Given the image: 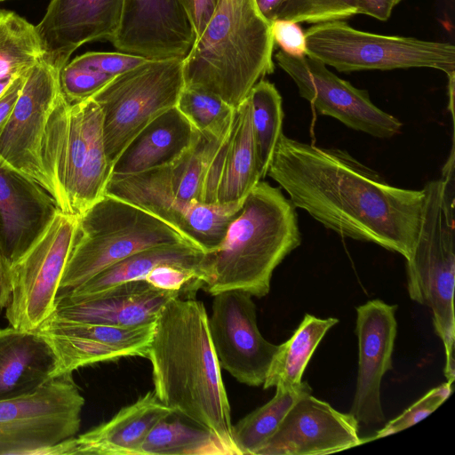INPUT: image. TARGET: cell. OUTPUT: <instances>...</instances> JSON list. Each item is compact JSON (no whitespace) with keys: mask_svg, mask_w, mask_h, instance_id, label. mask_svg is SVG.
<instances>
[{"mask_svg":"<svg viewBox=\"0 0 455 455\" xmlns=\"http://www.w3.org/2000/svg\"><path fill=\"white\" fill-rule=\"evenodd\" d=\"M267 175L295 208L326 228L410 257L420 223L423 188L395 187L346 150L311 145L283 132Z\"/></svg>","mask_w":455,"mask_h":455,"instance_id":"6da1fadb","label":"cell"},{"mask_svg":"<svg viewBox=\"0 0 455 455\" xmlns=\"http://www.w3.org/2000/svg\"><path fill=\"white\" fill-rule=\"evenodd\" d=\"M146 358L156 397L209 431L225 454H236L230 403L204 303L181 295L167 301L154 323Z\"/></svg>","mask_w":455,"mask_h":455,"instance_id":"7a4b0ae2","label":"cell"},{"mask_svg":"<svg viewBox=\"0 0 455 455\" xmlns=\"http://www.w3.org/2000/svg\"><path fill=\"white\" fill-rule=\"evenodd\" d=\"M295 209L280 188L260 180L222 242L204 254L197 287L212 296L229 290L266 296L274 270L301 243Z\"/></svg>","mask_w":455,"mask_h":455,"instance_id":"3957f363","label":"cell"},{"mask_svg":"<svg viewBox=\"0 0 455 455\" xmlns=\"http://www.w3.org/2000/svg\"><path fill=\"white\" fill-rule=\"evenodd\" d=\"M270 24L255 0H218L183 59L185 87L210 92L233 108L275 69Z\"/></svg>","mask_w":455,"mask_h":455,"instance_id":"277c9868","label":"cell"},{"mask_svg":"<svg viewBox=\"0 0 455 455\" xmlns=\"http://www.w3.org/2000/svg\"><path fill=\"white\" fill-rule=\"evenodd\" d=\"M451 148L442 177L423 188L424 202L416 242L406 259L410 298L431 309L433 325L444 347V376L455 379V173Z\"/></svg>","mask_w":455,"mask_h":455,"instance_id":"5b68a950","label":"cell"},{"mask_svg":"<svg viewBox=\"0 0 455 455\" xmlns=\"http://www.w3.org/2000/svg\"><path fill=\"white\" fill-rule=\"evenodd\" d=\"M41 158L61 212L79 216L105 195L112 165L102 113L92 98L69 103L60 92L45 125Z\"/></svg>","mask_w":455,"mask_h":455,"instance_id":"8992f818","label":"cell"},{"mask_svg":"<svg viewBox=\"0 0 455 455\" xmlns=\"http://www.w3.org/2000/svg\"><path fill=\"white\" fill-rule=\"evenodd\" d=\"M77 217L74 244L58 296L135 252L188 243L161 219L107 194Z\"/></svg>","mask_w":455,"mask_h":455,"instance_id":"52a82bcc","label":"cell"},{"mask_svg":"<svg viewBox=\"0 0 455 455\" xmlns=\"http://www.w3.org/2000/svg\"><path fill=\"white\" fill-rule=\"evenodd\" d=\"M307 56L340 72L430 68L455 71V46L415 37L384 36L342 20L314 24L306 33Z\"/></svg>","mask_w":455,"mask_h":455,"instance_id":"ba28073f","label":"cell"},{"mask_svg":"<svg viewBox=\"0 0 455 455\" xmlns=\"http://www.w3.org/2000/svg\"><path fill=\"white\" fill-rule=\"evenodd\" d=\"M184 86L182 59L148 60L115 76L92 97L102 113L111 165L148 124L176 107Z\"/></svg>","mask_w":455,"mask_h":455,"instance_id":"9c48e42d","label":"cell"},{"mask_svg":"<svg viewBox=\"0 0 455 455\" xmlns=\"http://www.w3.org/2000/svg\"><path fill=\"white\" fill-rule=\"evenodd\" d=\"M84 403L70 373L23 395L0 400V455L45 454L76 436Z\"/></svg>","mask_w":455,"mask_h":455,"instance_id":"30bf717a","label":"cell"},{"mask_svg":"<svg viewBox=\"0 0 455 455\" xmlns=\"http://www.w3.org/2000/svg\"><path fill=\"white\" fill-rule=\"evenodd\" d=\"M77 219L59 209L41 235L12 263V292L5 310L10 326L35 330L53 313Z\"/></svg>","mask_w":455,"mask_h":455,"instance_id":"8fae6325","label":"cell"},{"mask_svg":"<svg viewBox=\"0 0 455 455\" xmlns=\"http://www.w3.org/2000/svg\"><path fill=\"white\" fill-rule=\"evenodd\" d=\"M275 59L295 83L299 94L318 113L339 120L344 125L379 139L401 132L403 124L378 108L366 90L352 85L308 56L294 57L283 51Z\"/></svg>","mask_w":455,"mask_h":455,"instance_id":"7c38bea8","label":"cell"},{"mask_svg":"<svg viewBox=\"0 0 455 455\" xmlns=\"http://www.w3.org/2000/svg\"><path fill=\"white\" fill-rule=\"evenodd\" d=\"M60 71L44 58L29 69L12 113L0 132V164L33 179L51 196L41 146L48 117L61 92Z\"/></svg>","mask_w":455,"mask_h":455,"instance_id":"4fadbf2b","label":"cell"},{"mask_svg":"<svg viewBox=\"0 0 455 455\" xmlns=\"http://www.w3.org/2000/svg\"><path fill=\"white\" fill-rule=\"evenodd\" d=\"M208 329L220 368L242 384L263 385L278 345L260 333L252 296L238 290L213 295Z\"/></svg>","mask_w":455,"mask_h":455,"instance_id":"5bb4252c","label":"cell"},{"mask_svg":"<svg viewBox=\"0 0 455 455\" xmlns=\"http://www.w3.org/2000/svg\"><path fill=\"white\" fill-rule=\"evenodd\" d=\"M196 39L193 18L181 0H124L110 43L119 52L148 60H183Z\"/></svg>","mask_w":455,"mask_h":455,"instance_id":"9a60e30c","label":"cell"},{"mask_svg":"<svg viewBox=\"0 0 455 455\" xmlns=\"http://www.w3.org/2000/svg\"><path fill=\"white\" fill-rule=\"evenodd\" d=\"M154 324L120 328L76 323L50 315L37 330L57 356L55 377L98 363L147 357Z\"/></svg>","mask_w":455,"mask_h":455,"instance_id":"2e32d148","label":"cell"},{"mask_svg":"<svg viewBox=\"0 0 455 455\" xmlns=\"http://www.w3.org/2000/svg\"><path fill=\"white\" fill-rule=\"evenodd\" d=\"M359 422L311 394L289 410L273 435L256 455H319L347 450L363 443Z\"/></svg>","mask_w":455,"mask_h":455,"instance_id":"e0dca14e","label":"cell"},{"mask_svg":"<svg viewBox=\"0 0 455 455\" xmlns=\"http://www.w3.org/2000/svg\"><path fill=\"white\" fill-rule=\"evenodd\" d=\"M396 305L380 299L358 306L355 333L358 339V371L350 413L364 425L385 419L380 385L392 369V355L397 333Z\"/></svg>","mask_w":455,"mask_h":455,"instance_id":"ac0fdd59","label":"cell"},{"mask_svg":"<svg viewBox=\"0 0 455 455\" xmlns=\"http://www.w3.org/2000/svg\"><path fill=\"white\" fill-rule=\"evenodd\" d=\"M124 0H51L36 25L44 58L62 69L71 54L93 41L111 42Z\"/></svg>","mask_w":455,"mask_h":455,"instance_id":"d6986e66","label":"cell"},{"mask_svg":"<svg viewBox=\"0 0 455 455\" xmlns=\"http://www.w3.org/2000/svg\"><path fill=\"white\" fill-rule=\"evenodd\" d=\"M177 291L154 287L144 280L115 285L86 300L57 299L51 315L76 323L134 328L154 324L163 307Z\"/></svg>","mask_w":455,"mask_h":455,"instance_id":"ffe728a7","label":"cell"},{"mask_svg":"<svg viewBox=\"0 0 455 455\" xmlns=\"http://www.w3.org/2000/svg\"><path fill=\"white\" fill-rule=\"evenodd\" d=\"M261 180L247 96L235 108L230 132L212 161L204 203L243 202Z\"/></svg>","mask_w":455,"mask_h":455,"instance_id":"44dd1931","label":"cell"},{"mask_svg":"<svg viewBox=\"0 0 455 455\" xmlns=\"http://www.w3.org/2000/svg\"><path fill=\"white\" fill-rule=\"evenodd\" d=\"M58 210L39 183L0 164V230L12 263L30 247Z\"/></svg>","mask_w":455,"mask_h":455,"instance_id":"7402d4cb","label":"cell"},{"mask_svg":"<svg viewBox=\"0 0 455 455\" xmlns=\"http://www.w3.org/2000/svg\"><path fill=\"white\" fill-rule=\"evenodd\" d=\"M172 414L148 391L109 420L49 448L45 454L139 455L149 431Z\"/></svg>","mask_w":455,"mask_h":455,"instance_id":"603a6c76","label":"cell"},{"mask_svg":"<svg viewBox=\"0 0 455 455\" xmlns=\"http://www.w3.org/2000/svg\"><path fill=\"white\" fill-rule=\"evenodd\" d=\"M199 132L176 107L148 124L113 164L111 176H129L170 166L195 143Z\"/></svg>","mask_w":455,"mask_h":455,"instance_id":"cb8c5ba5","label":"cell"},{"mask_svg":"<svg viewBox=\"0 0 455 455\" xmlns=\"http://www.w3.org/2000/svg\"><path fill=\"white\" fill-rule=\"evenodd\" d=\"M57 356L37 329H0V400L28 394L56 378Z\"/></svg>","mask_w":455,"mask_h":455,"instance_id":"d4e9b609","label":"cell"},{"mask_svg":"<svg viewBox=\"0 0 455 455\" xmlns=\"http://www.w3.org/2000/svg\"><path fill=\"white\" fill-rule=\"evenodd\" d=\"M204 254V251L188 243L145 249L105 268L70 292L59 295L57 299L67 302L86 300L119 283L144 280L151 270L160 265H173L191 269L198 275V267Z\"/></svg>","mask_w":455,"mask_h":455,"instance_id":"484cf974","label":"cell"},{"mask_svg":"<svg viewBox=\"0 0 455 455\" xmlns=\"http://www.w3.org/2000/svg\"><path fill=\"white\" fill-rule=\"evenodd\" d=\"M338 323V318L322 319L306 314L291 338L278 345L262 385L263 388H290L299 386L318 344Z\"/></svg>","mask_w":455,"mask_h":455,"instance_id":"4316f807","label":"cell"},{"mask_svg":"<svg viewBox=\"0 0 455 455\" xmlns=\"http://www.w3.org/2000/svg\"><path fill=\"white\" fill-rule=\"evenodd\" d=\"M308 394H312V388L307 381H302L295 387H276L270 401L233 425V442L236 454L256 455L276 431L293 404Z\"/></svg>","mask_w":455,"mask_h":455,"instance_id":"83f0119b","label":"cell"},{"mask_svg":"<svg viewBox=\"0 0 455 455\" xmlns=\"http://www.w3.org/2000/svg\"><path fill=\"white\" fill-rule=\"evenodd\" d=\"M44 56L36 26L13 11L0 9V77L20 75Z\"/></svg>","mask_w":455,"mask_h":455,"instance_id":"f1b7e54d","label":"cell"},{"mask_svg":"<svg viewBox=\"0 0 455 455\" xmlns=\"http://www.w3.org/2000/svg\"><path fill=\"white\" fill-rule=\"evenodd\" d=\"M251 120L261 179L267 176L280 135L283 133L282 97L275 84L260 79L250 91Z\"/></svg>","mask_w":455,"mask_h":455,"instance_id":"f546056e","label":"cell"},{"mask_svg":"<svg viewBox=\"0 0 455 455\" xmlns=\"http://www.w3.org/2000/svg\"><path fill=\"white\" fill-rule=\"evenodd\" d=\"M170 417L159 421L149 431L139 455L225 454L209 431L199 426H188L179 419L170 420Z\"/></svg>","mask_w":455,"mask_h":455,"instance_id":"4dcf8cb0","label":"cell"},{"mask_svg":"<svg viewBox=\"0 0 455 455\" xmlns=\"http://www.w3.org/2000/svg\"><path fill=\"white\" fill-rule=\"evenodd\" d=\"M228 133L218 137L199 132L193 146L178 161L167 166L176 198L204 203V185L212 161Z\"/></svg>","mask_w":455,"mask_h":455,"instance_id":"1f68e13d","label":"cell"},{"mask_svg":"<svg viewBox=\"0 0 455 455\" xmlns=\"http://www.w3.org/2000/svg\"><path fill=\"white\" fill-rule=\"evenodd\" d=\"M176 108L195 130L218 137L229 132L235 110L210 92L185 86Z\"/></svg>","mask_w":455,"mask_h":455,"instance_id":"d6a6232c","label":"cell"},{"mask_svg":"<svg viewBox=\"0 0 455 455\" xmlns=\"http://www.w3.org/2000/svg\"><path fill=\"white\" fill-rule=\"evenodd\" d=\"M255 3L269 24L278 20L313 24L339 20L327 0H255Z\"/></svg>","mask_w":455,"mask_h":455,"instance_id":"836d02e7","label":"cell"},{"mask_svg":"<svg viewBox=\"0 0 455 455\" xmlns=\"http://www.w3.org/2000/svg\"><path fill=\"white\" fill-rule=\"evenodd\" d=\"M452 389L453 382L449 381L430 389L402 414L388 421L373 436L363 439V443L395 434L422 420L434 412L451 395Z\"/></svg>","mask_w":455,"mask_h":455,"instance_id":"e575fe53","label":"cell"},{"mask_svg":"<svg viewBox=\"0 0 455 455\" xmlns=\"http://www.w3.org/2000/svg\"><path fill=\"white\" fill-rule=\"evenodd\" d=\"M113 78L98 71L76 67L69 62L60 74L61 92L69 103L92 98Z\"/></svg>","mask_w":455,"mask_h":455,"instance_id":"d590c367","label":"cell"},{"mask_svg":"<svg viewBox=\"0 0 455 455\" xmlns=\"http://www.w3.org/2000/svg\"><path fill=\"white\" fill-rule=\"evenodd\" d=\"M148 60L122 52H88L68 61L70 64L94 71H98L113 77L131 70Z\"/></svg>","mask_w":455,"mask_h":455,"instance_id":"8d00e7d4","label":"cell"},{"mask_svg":"<svg viewBox=\"0 0 455 455\" xmlns=\"http://www.w3.org/2000/svg\"><path fill=\"white\" fill-rule=\"evenodd\" d=\"M144 281L158 289L181 294L198 289L196 271L173 265L156 267L145 276Z\"/></svg>","mask_w":455,"mask_h":455,"instance_id":"74e56055","label":"cell"},{"mask_svg":"<svg viewBox=\"0 0 455 455\" xmlns=\"http://www.w3.org/2000/svg\"><path fill=\"white\" fill-rule=\"evenodd\" d=\"M274 44H277L285 53L301 57L307 54L305 33L299 23L278 20L270 23Z\"/></svg>","mask_w":455,"mask_h":455,"instance_id":"f35d334b","label":"cell"},{"mask_svg":"<svg viewBox=\"0 0 455 455\" xmlns=\"http://www.w3.org/2000/svg\"><path fill=\"white\" fill-rule=\"evenodd\" d=\"M28 71L16 76L0 97V132L12 113Z\"/></svg>","mask_w":455,"mask_h":455,"instance_id":"ab89813d","label":"cell"},{"mask_svg":"<svg viewBox=\"0 0 455 455\" xmlns=\"http://www.w3.org/2000/svg\"><path fill=\"white\" fill-rule=\"evenodd\" d=\"M12 263L4 250L0 230V311L8 306L12 292Z\"/></svg>","mask_w":455,"mask_h":455,"instance_id":"60d3db41","label":"cell"},{"mask_svg":"<svg viewBox=\"0 0 455 455\" xmlns=\"http://www.w3.org/2000/svg\"><path fill=\"white\" fill-rule=\"evenodd\" d=\"M402 0H356L358 14L373 17L379 20H387L393 9Z\"/></svg>","mask_w":455,"mask_h":455,"instance_id":"b9f144b4","label":"cell"},{"mask_svg":"<svg viewBox=\"0 0 455 455\" xmlns=\"http://www.w3.org/2000/svg\"><path fill=\"white\" fill-rule=\"evenodd\" d=\"M218 0H194V25L196 38L208 23Z\"/></svg>","mask_w":455,"mask_h":455,"instance_id":"7bdbcfd3","label":"cell"},{"mask_svg":"<svg viewBox=\"0 0 455 455\" xmlns=\"http://www.w3.org/2000/svg\"><path fill=\"white\" fill-rule=\"evenodd\" d=\"M328 2L339 12L342 20L358 14L356 0H328Z\"/></svg>","mask_w":455,"mask_h":455,"instance_id":"ee69618b","label":"cell"},{"mask_svg":"<svg viewBox=\"0 0 455 455\" xmlns=\"http://www.w3.org/2000/svg\"><path fill=\"white\" fill-rule=\"evenodd\" d=\"M17 76H7L0 77V97L8 88V86L12 84V82L15 79Z\"/></svg>","mask_w":455,"mask_h":455,"instance_id":"f6af8a7d","label":"cell"},{"mask_svg":"<svg viewBox=\"0 0 455 455\" xmlns=\"http://www.w3.org/2000/svg\"><path fill=\"white\" fill-rule=\"evenodd\" d=\"M181 2L183 3V4L185 5V7L187 8V10L188 11V12L190 13V15L193 18V15H194V0H181ZM193 20H194V19H193Z\"/></svg>","mask_w":455,"mask_h":455,"instance_id":"bcb514c9","label":"cell"},{"mask_svg":"<svg viewBox=\"0 0 455 455\" xmlns=\"http://www.w3.org/2000/svg\"><path fill=\"white\" fill-rule=\"evenodd\" d=\"M4 1H8V0H0V3L4 2Z\"/></svg>","mask_w":455,"mask_h":455,"instance_id":"7dc6e473","label":"cell"}]
</instances>
